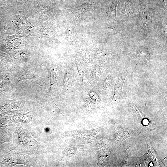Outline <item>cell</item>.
Segmentation results:
<instances>
[{
    "instance_id": "6da1fadb",
    "label": "cell",
    "mask_w": 167,
    "mask_h": 167,
    "mask_svg": "<svg viewBox=\"0 0 167 167\" xmlns=\"http://www.w3.org/2000/svg\"><path fill=\"white\" fill-rule=\"evenodd\" d=\"M140 13L138 18L139 24L146 34L149 31L150 24V16L148 5L144 0H139Z\"/></svg>"
},
{
    "instance_id": "7a4b0ae2",
    "label": "cell",
    "mask_w": 167,
    "mask_h": 167,
    "mask_svg": "<svg viewBox=\"0 0 167 167\" xmlns=\"http://www.w3.org/2000/svg\"><path fill=\"white\" fill-rule=\"evenodd\" d=\"M126 71L120 72L117 76L114 88V94L112 100V103L118 101L122 98V89L127 75Z\"/></svg>"
},
{
    "instance_id": "3957f363",
    "label": "cell",
    "mask_w": 167,
    "mask_h": 167,
    "mask_svg": "<svg viewBox=\"0 0 167 167\" xmlns=\"http://www.w3.org/2000/svg\"><path fill=\"white\" fill-rule=\"evenodd\" d=\"M120 0H115L110 4L107 10L108 18L111 24L115 27L116 21V10L117 5Z\"/></svg>"
},
{
    "instance_id": "277c9868",
    "label": "cell",
    "mask_w": 167,
    "mask_h": 167,
    "mask_svg": "<svg viewBox=\"0 0 167 167\" xmlns=\"http://www.w3.org/2000/svg\"><path fill=\"white\" fill-rule=\"evenodd\" d=\"M136 58L144 62H147L149 59V55L148 50L145 48H140L135 53Z\"/></svg>"
},
{
    "instance_id": "5b68a950",
    "label": "cell",
    "mask_w": 167,
    "mask_h": 167,
    "mask_svg": "<svg viewBox=\"0 0 167 167\" xmlns=\"http://www.w3.org/2000/svg\"><path fill=\"white\" fill-rule=\"evenodd\" d=\"M147 143L148 145L149 153L151 156V157L153 159V160L155 161L160 166L163 165L158 155L155 152L154 150L153 149L149 139L148 138L146 139Z\"/></svg>"
},
{
    "instance_id": "8992f818",
    "label": "cell",
    "mask_w": 167,
    "mask_h": 167,
    "mask_svg": "<svg viewBox=\"0 0 167 167\" xmlns=\"http://www.w3.org/2000/svg\"><path fill=\"white\" fill-rule=\"evenodd\" d=\"M103 71L102 67L101 66L96 65L92 68L91 75L92 79H98Z\"/></svg>"
},
{
    "instance_id": "52a82bcc",
    "label": "cell",
    "mask_w": 167,
    "mask_h": 167,
    "mask_svg": "<svg viewBox=\"0 0 167 167\" xmlns=\"http://www.w3.org/2000/svg\"><path fill=\"white\" fill-rule=\"evenodd\" d=\"M72 75L71 70L67 68L64 79V84L66 88H69L71 85Z\"/></svg>"
},
{
    "instance_id": "ba28073f",
    "label": "cell",
    "mask_w": 167,
    "mask_h": 167,
    "mask_svg": "<svg viewBox=\"0 0 167 167\" xmlns=\"http://www.w3.org/2000/svg\"><path fill=\"white\" fill-rule=\"evenodd\" d=\"M131 106L133 111L134 113L138 115L139 119H143L144 118V115L138 109L137 107L134 104L132 100L131 103Z\"/></svg>"
},
{
    "instance_id": "9c48e42d",
    "label": "cell",
    "mask_w": 167,
    "mask_h": 167,
    "mask_svg": "<svg viewBox=\"0 0 167 167\" xmlns=\"http://www.w3.org/2000/svg\"><path fill=\"white\" fill-rule=\"evenodd\" d=\"M112 76L111 74L108 76L103 84V87L106 89L109 88L111 85Z\"/></svg>"
},
{
    "instance_id": "30bf717a",
    "label": "cell",
    "mask_w": 167,
    "mask_h": 167,
    "mask_svg": "<svg viewBox=\"0 0 167 167\" xmlns=\"http://www.w3.org/2000/svg\"><path fill=\"white\" fill-rule=\"evenodd\" d=\"M77 67L80 76L81 77H83L84 72V67L81 65L79 64H77Z\"/></svg>"
},
{
    "instance_id": "8fae6325",
    "label": "cell",
    "mask_w": 167,
    "mask_h": 167,
    "mask_svg": "<svg viewBox=\"0 0 167 167\" xmlns=\"http://www.w3.org/2000/svg\"><path fill=\"white\" fill-rule=\"evenodd\" d=\"M91 98L96 102L99 101V97L97 94L94 92L91 91L89 92Z\"/></svg>"
}]
</instances>
